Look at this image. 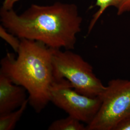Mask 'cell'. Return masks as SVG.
I'll use <instances>...</instances> for the list:
<instances>
[{
  "label": "cell",
  "mask_w": 130,
  "mask_h": 130,
  "mask_svg": "<svg viewBox=\"0 0 130 130\" xmlns=\"http://www.w3.org/2000/svg\"><path fill=\"white\" fill-rule=\"evenodd\" d=\"M2 25L20 39L41 42L52 49L73 50L83 19L76 5L33 4L21 14L1 9Z\"/></svg>",
  "instance_id": "6da1fadb"
},
{
  "label": "cell",
  "mask_w": 130,
  "mask_h": 130,
  "mask_svg": "<svg viewBox=\"0 0 130 130\" xmlns=\"http://www.w3.org/2000/svg\"><path fill=\"white\" fill-rule=\"evenodd\" d=\"M18 56L7 52L1 62L0 74L28 93V104L40 113L49 102L54 80L52 48L41 42L21 39Z\"/></svg>",
  "instance_id": "7a4b0ae2"
},
{
  "label": "cell",
  "mask_w": 130,
  "mask_h": 130,
  "mask_svg": "<svg viewBox=\"0 0 130 130\" xmlns=\"http://www.w3.org/2000/svg\"><path fill=\"white\" fill-rule=\"evenodd\" d=\"M52 60L54 79H67L78 93L95 98L105 90L106 86L94 74L93 67L78 54L52 48Z\"/></svg>",
  "instance_id": "3957f363"
},
{
  "label": "cell",
  "mask_w": 130,
  "mask_h": 130,
  "mask_svg": "<svg viewBox=\"0 0 130 130\" xmlns=\"http://www.w3.org/2000/svg\"><path fill=\"white\" fill-rule=\"evenodd\" d=\"M100 96V107L86 130H114L130 116V80L112 79Z\"/></svg>",
  "instance_id": "277c9868"
},
{
  "label": "cell",
  "mask_w": 130,
  "mask_h": 130,
  "mask_svg": "<svg viewBox=\"0 0 130 130\" xmlns=\"http://www.w3.org/2000/svg\"><path fill=\"white\" fill-rule=\"evenodd\" d=\"M50 100L69 116L87 124L93 121L102 103L100 96L91 98L78 93L65 79H54Z\"/></svg>",
  "instance_id": "5b68a950"
},
{
  "label": "cell",
  "mask_w": 130,
  "mask_h": 130,
  "mask_svg": "<svg viewBox=\"0 0 130 130\" xmlns=\"http://www.w3.org/2000/svg\"><path fill=\"white\" fill-rule=\"evenodd\" d=\"M27 92L23 87L13 84L0 74V116L18 109L28 99Z\"/></svg>",
  "instance_id": "8992f818"
},
{
  "label": "cell",
  "mask_w": 130,
  "mask_h": 130,
  "mask_svg": "<svg viewBox=\"0 0 130 130\" xmlns=\"http://www.w3.org/2000/svg\"><path fill=\"white\" fill-rule=\"evenodd\" d=\"M28 104L27 100L18 109L0 116V130H12L22 116Z\"/></svg>",
  "instance_id": "52a82bcc"
},
{
  "label": "cell",
  "mask_w": 130,
  "mask_h": 130,
  "mask_svg": "<svg viewBox=\"0 0 130 130\" xmlns=\"http://www.w3.org/2000/svg\"><path fill=\"white\" fill-rule=\"evenodd\" d=\"M48 130H86L82 122L72 117L57 120L48 127Z\"/></svg>",
  "instance_id": "ba28073f"
},
{
  "label": "cell",
  "mask_w": 130,
  "mask_h": 130,
  "mask_svg": "<svg viewBox=\"0 0 130 130\" xmlns=\"http://www.w3.org/2000/svg\"><path fill=\"white\" fill-rule=\"evenodd\" d=\"M119 0H96V3L95 6H98L99 9L93 15V19L90 22L88 28V33L91 32L98 19L108 7L115 6L117 8Z\"/></svg>",
  "instance_id": "9c48e42d"
},
{
  "label": "cell",
  "mask_w": 130,
  "mask_h": 130,
  "mask_svg": "<svg viewBox=\"0 0 130 130\" xmlns=\"http://www.w3.org/2000/svg\"><path fill=\"white\" fill-rule=\"evenodd\" d=\"M0 37L9 44L14 51L18 52L21 44V39L7 30L2 24L0 25Z\"/></svg>",
  "instance_id": "30bf717a"
},
{
  "label": "cell",
  "mask_w": 130,
  "mask_h": 130,
  "mask_svg": "<svg viewBox=\"0 0 130 130\" xmlns=\"http://www.w3.org/2000/svg\"><path fill=\"white\" fill-rule=\"evenodd\" d=\"M118 14H121L130 10V0H119L118 7Z\"/></svg>",
  "instance_id": "8fae6325"
},
{
  "label": "cell",
  "mask_w": 130,
  "mask_h": 130,
  "mask_svg": "<svg viewBox=\"0 0 130 130\" xmlns=\"http://www.w3.org/2000/svg\"><path fill=\"white\" fill-rule=\"evenodd\" d=\"M114 130H130V116L121 121Z\"/></svg>",
  "instance_id": "7c38bea8"
},
{
  "label": "cell",
  "mask_w": 130,
  "mask_h": 130,
  "mask_svg": "<svg viewBox=\"0 0 130 130\" xmlns=\"http://www.w3.org/2000/svg\"><path fill=\"white\" fill-rule=\"evenodd\" d=\"M19 0H4L1 9L11 10L13 9L14 5Z\"/></svg>",
  "instance_id": "4fadbf2b"
}]
</instances>
